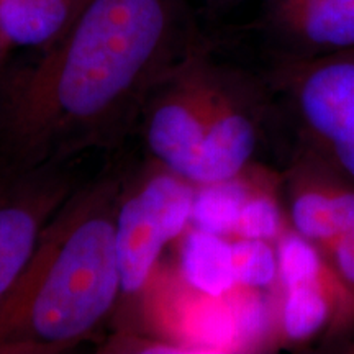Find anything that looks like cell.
<instances>
[{
	"label": "cell",
	"instance_id": "5",
	"mask_svg": "<svg viewBox=\"0 0 354 354\" xmlns=\"http://www.w3.org/2000/svg\"><path fill=\"white\" fill-rule=\"evenodd\" d=\"M216 73L218 64L197 39L154 86L141 113L140 125L154 161L192 184L210 120Z\"/></svg>",
	"mask_w": 354,
	"mask_h": 354
},
{
	"label": "cell",
	"instance_id": "14",
	"mask_svg": "<svg viewBox=\"0 0 354 354\" xmlns=\"http://www.w3.org/2000/svg\"><path fill=\"white\" fill-rule=\"evenodd\" d=\"M279 214L269 197H248L238 216L234 233L240 238L268 240L277 233Z\"/></svg>",
	"mask_w": 354,
	"mask_h": 354
},
{
	"label": "cell",
	"instance_id": "13",
	"mask_svg": "<svg viewBox=\"0 0 354 354\" xmlns=\"http://www.w3.org/2000/svg\"><path fill=\"white\" fill-rule=\"evenodd\" d=\"M230 246L236 284L266 286L276 279L279 258L268 241L259 238H240Z\"/></svg>",
	"mask_w": 354,
	"mask_h": 354
},
{
	"label": "cell",
	"instance_id": "12",
	"mask_svg": "<svg viewBox=\"0 0 354 354\" xmlns=\"http://www.w3.org/2000/svg\"><path fill=\"white\" fill-rule=\"evenodd\" d=\"M196 196L192 220L209 233H234L238 216L246 202V192L238 179L228 183L202 185Z\"/></svg>",
	"mask_w": 354,
	"mask_h": 354
},
{
	"label": "cell",
	"instance_id": "6",
	"mask_svg": "<svg viewBox=\"0 0 354 354\" xmlns=\"http://www.w3.org/2000/svg\"><path fill=\"white\" fill-rule=\"evenodd\" d=\"M289 214L295 233L317 250L354 318V184L312 154L287 174Z\"/></svg>",
	"mask_w": 354,
	"mask_h": 354
},
{
	"label": "cell",
	"instance_id": "9",
	"mask_svg": "<svg viewBox=\"0 0 354 354\" xmlns=\"http://www.w3.org/2000/svg\"><path fill=\"white\" fill-rule=\"evenodd\" d=\"M268 20L297 56L354 48V0H271Z\"/></svg>",
	"mask_w": 354,
	"mask_h": 354
},
{
	"label": "cell",
	"instance_id": "16",
	"mask_svg": "<svg viewBox=\"0 0 354 354\" xmlns=\"http://www.w3.org/2000/svg\"><path fill=\"white\" fill-rule=\"evenodd\" d=\"M225 2H240V0H225Z\"/></svg>",
	"mask_w": 354,
	"mask_h": 354
},
{
	"label": "cell",
	"instance_id": "17",
	"mask_svg": "<svg viewBox=\"0 0 354 354\" xmlns=\"http://www.w3.org/2000/svg\"><path fill=\"white\" fill-rule=\"evenodd\" d=\"M349 348H351V349H349V351L354 353V344H351V346H349Z\"/></svg>",
	"mask_w": 354,
	"mask_h": 354
},
{
	"label": "cell",
	"instance_id": "3",
	"mask_svg": "<svg viewBox=\"0 0 354 354\" xmlns=\"http://www.w3.org/2000/svg\"><path fill=\"white\" fill-rule=\"evenodd\" d=\"M276 73L310 154L354 184V48L290 55Z\"/></svg>",
	"mask_w": 354,
	"mask_h": 354
},
{
	"label": "cell",
	"instance_id": "8",
	"mask_svg": "<svg viewBox=\"0 0 354 354\" xmlns=\"http://www.w3.org/2000/svg\"><path fill=\"white\" fill-rule=\"evenodd\" d=\"M240 77L220 68L207 135L194 184L197 187L240 179L259 143L258 115Z\"/></svg>",
	"mask_w": 354,
	"mask_h": 354
},
{
	"label": "cell",
	"instance_id": "7",
	"mask_svg": "<svg viewBox=\"0 0 354 354\" xmlns=\"http://www.w3.org/2000/svg\"><path fill=\"white\" fill-rule=\"evenodd\" d=\"M74 189L63 166L8 172L0 183V300L24 272L44 227Z\"/></svg>",
	"mask_w": 354,
	"mask_h": 354
},
{
	"label": "cell",
	"instance_id": "4",
	"mask_svg": "<svg viewBox=\"0 0 354 354\" xmlns=\"http://www.w3.org/2000/svg\"><path fill=\"white\" fill-rule=\"evenodd\" d=\"M196 187L159 162L138 177L127 176L117 214L122 297L145 290L162 250L187 228Z\"/></svg>",
	"mask_w": 354,
	"mask_h": 354
},
{
	"label": "cell",
	"instance_id": "15",
	"mask_svg": "<svg viewBox=\"0 0 354 354\" xmlns=\"http://www.w3.org/2000/svg\"><path fill=\"white\" fill-rule=\"evenodd\" d=\"M7 48H10V46H8V43L6 41V38H3V33H2V30H0V55H2V53L6 51Z\"/></svg>",
	"mask_w": 354,
	"mask_h": 354
},
{
	"label": "cell",
	"instance_id": "11",
	"mask_svg": "<svg viewBox=\"0 0 354 354\" xmlns=\"http://www.w3.org/2000/svg\"><path fill=\"white\" fill-rule=\"evenodd\" d=\"M184 251V269L190 284L205 292V295H221L234 281L232 268V246L215 233H190Z\"/></svg>",
	"mask_w": 354,
	"mask_h": 354
},
{
	"label": "cell",
	"instance_id": "1",
	"mask_svg": "<svg viewBox=\"0 0 354 354\" xmlns=\"http://www.w3.org/2000/svg\"><path fill=\"white\" fill-rule=\"evenodd\" d=\"M196 41L185 0H91L0 88L7 174L117 149L140 125L154 86Z\"/></svg>",
	"mask_w": 354,
	"mask_h": 354
},
{
	"label": "cell",
	"instance_id": "10",
	"mask_svg": "<svg viewBox=\"0 0 354 354\" xmlns=\"http://www.w3.org/2000/svg\"><path fill=\"white\" fill-rule=\"evenodd\" d=\"M91 0H0V30L8 46L46 50L73 26Z\"/></svg>",
	"mask_w": 354,
	"mask_h": 354
},
{
	"label": "cell",
	"instance_id": "2",
	"mask_svg": "<svg viewBox=\"0 0 354 354\" xmlns=\"http://www.w3.org/2000/svg\"><path fill=\"white\" fill-rule=\"evenodd\" d=\"M120 167L73 190L0 300V354H59L91 338L122 297Z\"/></svg>",
	"mask_w": 354,
	"mask_h": 354
}]
</instances>
